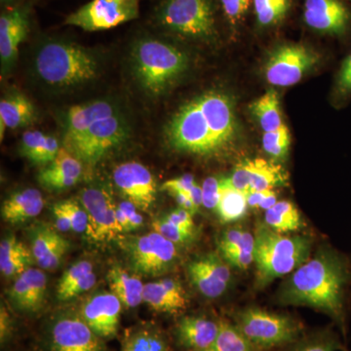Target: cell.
Segmentation results:
<instances>
[{
	"instance_id": "6da1fadb",
	"label": "cell",
	"mask_w": 351,
	"mask_h": 351,
	"mask_svg": "<svg viewBox=\"0 0 351 351\" xmlns=\"http://www.w3.org/2000/svg\"><path fill=\"white\" fill-rule=\"evenodd\" d=\"M237 135L234 101L218 90H210L186 101L164 128V138L171 149L202 157L228 152Z\"/></svg>"
},
{
	"instance_id": "7a4b0ae2",
	"label": "cell",
	"mask_w": 351,
	"mask_h": 351,
	"mask_svg": "<svg viewBox=\"0 0 351 351\" xmlns=\"http://www.w3.org/2000/svg\"><path fill=\"white\" fill-rule=\"evenodd\" d=\"M348 280L350 269L345 258L323 247L291 274L279 291V302L285 306L311 307L343 326Z\"/></svg>"
},
{
	"instance_id": "3957f363",
	"label": "cell",
	"mask_w": 351,
	"mask_h": 351,
	"mask_svg": "<svg viewBox=\"0 0 351 351\" xmlns=\"http://www.w3.org/2000/svg\"><path fill=\"white\" fill-rule=\"evenodd\" d=\"M129 122L119 106L106 99L69 108L64 117L63 147L88 168L129 140Z\"/></svg>"
},
{
	"instance_id": "277c9868",
	"label": "cell",
	"mask_w": 351,
	"mask_h": 351,
	"mask_svg": "<svg viewBox=\"0 0 351 351\" xmlns=\"http://www.w3.org/2000/svg\"><path fill=\"white\" fill-rule=\"evenodd\" d=\"M32 66L36 77L46 87L69 91L96 80L101 62L89 48L71 41L50 39L39 45Z\"/></svg>"
},
{
	"instance_id": "5b68a950",
	"label": "cell",
	"mask_w": 351,
	"mask_h": 351,
	"mask_svg": "<svg viewBox=\"0 0 351 351\" xmlns=\"http://www.w3.org/2000/svg\"><path fill=\"white\" fill-rule=\"evenodd\" d=\"M132 75L151 97H160L188 71V55L173 44L154 38L138 39L130 53Z\"/></svg>"
},
{
	"instance_id": "8992f818",
	"label": "cell",
	"mask_w": 351,
	"mask_h": 351,
	"mask_svg": "<svg viewBox=\"0 0 351 351\" xmlns=\"http://www.w3.org/2000/svg\"><path fill=\"white\" fill-rule=\"evenodd\" d=\"M256 287L292 274L311 258L313 240L304 235H286L263 223L255 232Z\"/></svg>"
},
{
	"instance_id": "52a82bcc",
	"label": "cell",
	"mask_w": 351,
	"mask_h": 351,
	"mask_svg": "<svg viewBox=\"0 0 351 351\" xmlns=\"http://www.w3.org/2000/svg\"><path fill=\"white\" fill-rule=\"evenodd\" d=\"M156 21L166 31L191 40L208 43L218 38L212 0H165Z\"/></svg>"
},
{
	"instance_id": "ba28073f",
	"label": "cell",
	"mask_w": 351,
	"mask_h": 351,
	"mask_svg": "<svg viewBox=\"0 0 351 351\" xmlns=\"http://www.w3.org/2000/svg\"><path fill=\"white\" fill-rule=\"evenodd\" d=\"M233 323L258 350L294 343L302 332L295 318L254 306L239 311Z\"/></svg>"
},
{
	"instance_id": "9c48e42d",
	"label": "cell",
	"mask_w": 351,
	"mask_h": 351,
	"mask_svg": "<svg viewBox=\"0 0 351 351\" xmlns=\"http://www.w3.org/2000/svg\"><path fill=\"white\" fill-rule=\"evenodd\" d=\"M123 248L133 271L142 276H162L174 269L180 261L178 245L154 230L126 239Z\"/></svg>"
},
{
	"instance_id": "30bf717a",
	"label": "cell",
	"mask_w": 351,
	"mask_h": 351,
	"mask_svg": "<svg viewBox=\"0 0 351 351\" xmlns=\"http://www.w3.org/2000/svg\"><path fill=\"white\" fill-rule=\"evenodd\" d=\"M140 0H91L66 17L64 24L83 31H107L137 19Z\"/></svg>"
},
{
	"instance_id": "8fae6325",
	"label": "cell",
	"mask_w": 351,
	"mask_h": 351,
	"mask_svg": "<svg viewBox=\"0 0 351 351\" xmlns=\"http://www.w3.org/2000/svg\"><path fill=\"white\" fill-rule=\"evenodd\" d=\"M319 61L317 53L301 43H288L272 51L265 66V78L274 86L289 87Z\"/></svg>"
},
{
	"instance_id": "7c38bea8",
	"label": "cell",
	"mask_w": 351,
	"mask_h": 351,
	"mask_svg": "<svg viewBox=\"0 0 351 351\" xmlns=\"http://www.w3.org/2000/svg\"><path fill=\"white\" fill-rule=\"evenodd\" d=\"M80 201L88 215V239L95 242H106L119 234L117 206L106 186H90L83 189Z\"/></svg>"
},
{
	"instance_id": "4fadbf2b",
	"label": "cell",
	"mask_w": 351,
	"mask_h": 351,
	"mask_svg": "<svg viewBox=\"0 0 351 351\" xmlns=\"http://www.w3.org/2000/svg\"><path fill=\"white\" fill-rule=\"evenodd\" d=\"M48 346L50 351H106L104 339L78 313L61 314L52 321Z\"/></svg>"
},
{
	"instance_id": "5bb4252c",
	"label": "cell",
	"mask_w": 351,
	"mask_h": 351,
	"mask_svg": "<svg viewBox=\"0 0 351 351\" xmlns=\"http://www.w3.org/2000/svg\"><path fill=\"white\" fill-rule=\"evenodd\" d=\"M228 181L233 189L248 193L286 186L289 175L283 166L276 161L263 158L245 159L235 166Z\"/></svg>"
},
{
	"instance_id": "9a60e30c",
	"label": "cell",
	"mask_w": 351,
	"mask_h": 351,
	"mask_svg": "<svg viewBox=\"0 0 351 351\" xmlns=\"http://www.w3.org/2000/svg\"><path fill=\"white\" fill-rule=\"evenodd\" d=\"M113 182L123 197L138 209L149 212L156 203V181L143 164L136 161L120 164L113 171Z\"/></svg>"
},
{
	"instance_id": "2e32d148",
	"label": "cell",
	"mask_w": 351,
	"mask_h": 351,
	"mask_svg": "<svg viewBox=\"0 0 351 351\" xmlns=\"http://www.w3.org/2000/svg\"><path fill=\"white\" fill-rule=\"evenodd\" d=\"M230 267L219 252L200 256L188 265L189 280L201 295L218 299L232 282Z\"/></svg>"
},
{
	"instance_id": "e0dca14e",
	"label": "cell",
	"mask_w": 351,
	"mask_h": 351,
	"mask_svg": "<svg viewBox=\"0 0 351 351\" xmlns=\"http://www.w3.org/2000/svg\"><path fill=\"white\" fill-rule=\"evenodd\" d=\"M121 302L112 292H101L86 300L80 315L103 339H113L119 332Z\"/></svg>"
},
{
	"instance_id": "ac0fdd59",
	"label": "cell",
	"mask_w": 351,
	"mask_h": 351,
	"mask_svg": "<svg viewBox=\"0 0 351 351\" xmlns=\"http://www.w3.org/2000/svg\"><path fill=\"white\" fill-rule=\"evenodd\" d=\"M29 29V11L15 8L1 14L0 17V59L1 75L12 69L17 59L21 43L27 38Z\"/></svg>"
},
{
	"instance_id": "d6986e66",
	"label": "cell",
	"mask_w": 351,
	"mask_h": 351,
	"mask_svg": "<svg viewBox=\"0 0 351 351\" xmlns=\"http://www.w3.org/2000/svg\"><path fill=\"white\" fill-rule=\"evenodd\" d=\"M304 20L314 31L341 34L350 23V12L341 0H306Z\"/></svg>"
},
{
	"instance_id": "ffe728a7",
	"label": "cell",
	"mask_w": 351,
	"mask_h": 351,
	"mask_svg": "<svg viewBox=\"0 0 351 351\" xmlns=\"http://www.w3.org/2000/svg\"><path fill=\"white\" fill-rule=\"evenodd\" d=\"M219 331V321L206 316H184L176 325V338L188 351H214Z\"/></svg>"
},
{
	"instance_id": "44dd1931",
	"label": "cell",
	"mask_w": 351,
	"mask_h": 351,
	"mask_svg": "<svg viewBox=\"0 0 351 351\" xmlns=\"http://www.w3.org/2000/svg\"><path fill=\"white\" fill-rule=\"evenodd\" d=\"M47 277L41 269H27L17 276L9 290V299L16 308L25 313H38L45 304Z\"/></svg>"
},
{
	"instance_id": "7402d4cb",
	"label": "cell",
	"mask_w": 351,
	"mask_h": 351,
	"mask_svg": "<svg viewBox=\"0 0 351 351\" xmlns=\"http://www.w3.org/2000/svg\"><path fill=\"white\" fill-rule=\"evenodd\" d=\"M31 250L34 260L45 270L56 269L68 253L69 243L54 228L36 226L31 235Z\"/></svg>"
},
{
	"instance_id": "603a6c76",
	"label": "cell",
	"mask_w": 351,
	"mask_h": 351,
	"mask_svg": "<svg viewBox=\"0 0 351 351\" xmlns=\"http://www.w3.org/2000/svg\"><path fill=\"white\" fill-rule=\"evenodd\" d=\"M144 302L154 311L178 314L189 306V298L180 280L176 278L160 279L145 284Z\"/></svg>"
},
{
	"instance_id": "cb8c5ba5",
	"label": "cell",
	"mask_w": 351,
	"mask_h": 351,
	"mask_svg": "<svg viewBox=\"0 0 351 351\" xmlns=\"http://www.w3.org/2000/svg\"><path fill=\"white\" fill-rule=\"evenodd\" d=\"M83 163L62 147L56 158L39 172L38 182L50 191H63L75 186L82 179Z\"/></svg>"
},
{
	"instance_id": "d4e9b609",
	"label": "cell",
	"mask_w": 351,
	"mask_h": 351,
	"mask_svg": "<svg viewBox=\"0 0 351 351\" xmlns=\"http://www.w3.org/2000/svg\"><path fill=\"white\" fill-rule=\"evenodd\" d=\"M44 198L36 189L16 191L2 203L1 216L9 223H20L36 218L43 212Z\"/></svg>"
},
{
	"instance_id": "484cf974",
	"label": "cell",
	"mask_w": 351,
	"mask_h": 351,
	"mask_svg": "<svg viewBox=\"0 0 351 351\" xmlns=\"http://www.w3.org/2000/svg\"><path fill=\"white\" fill-rule=\"evenodd\" d=\"M36 117V107L25 95L19 92L7 95L0 101V138L3 140L6 129L31 125Z\"/></svg>"
},
{
	"instance_id": "4316f807",
	"label": "cell",
	"mask_w": 351,
	"mask_h": 351,
	"mask_svg": "<svg viewBox=\"0 0 351 351\" xmlns=\"http://www.w3.org/2000/svg\"><path fill=\"white\" fill-rule=\"evenodd\" d=\"M94 267L89 261H78L64 271L56 289L59 301L66 302L88 292L96 284Z\"/></svg>"
},
{
	"instance_id": "83f0119b",
	"label": "cell",
	"mask_w": 351,
	"mask_h": 351,
	"mask_svg": "<svg viewBox=\"0 0 351 351\" xmlns=\"http://www.w3.org/2000/svg\"><path fill=\"white\" fill-rule=\"evenodd\" d=\"M108 281L112 293L119 298L122 306L134 308L144 302L145 285L137 274H132L119 265L108 270Z\"/></svg>"
},
{
	"instance_id": "f1b7e54d",
	"label": "cell",
	"mask_w": 351,
	"mask_h": 351,
	"mask_svg": "<svg viewBox=\"0 0 351 351\" xmlns=\"http://www.w3.org/2000/svg\"><path fill=\"white\" fill-rule=\"evenodd\" d=\"M60 143L54 136L41 131H27L22 136L20 154L36 165L47 166L54 161L59 152Z\"/></svg>"
},
{
	"instance_id": "f546056e",
	"label": "cell",
	"mask_w": 351,
	"mask_h": 351,
	"mask_svg": "<svg viewBox=\"0 0 351 351\" xmlns=\"http://www.w3.org/2000/svg\"><path fill=\"white\" fill-rule=\"evenodd\" d=\"M120 351H171V346L158 327L145 323L127 330Z\"/></svg>"
},
{
	"instance_id": "4dcf8cb0",
	"label": "cell",
	"mask_w": 351,
	"mask_h": 351,
	"mask_svg": "<svg viewBox=\"0 0 351 351\" xmlns=\"http://www.w3.org/2000/svg\"><path fill=\"white\" fill-rule=\"evenodd\" d=\"M32 250L14 235H9L0 243V270L5 277L19 276L32 262Z\"/></svg>"
},
{
	"instance_id": "1f68e13d",
	"label": "cell",
	"mask_w": 351,
	"mask_h": 351,
	"mask_svg": "<svg viewBox=\"0 0 351 351\" xmlns=\"http://www.w3.org/2000/svg\"><path fill=\"white\" fill-rule=\"evenodd\" d=\"M265 223L278 233L295 232L302 228V219L299 209L288 200L277 201L265 211Z\"/></svg>"
},
{
	"instance_id": "d6a6232c",
	"label": "cell",
	"mask_w": 351,
	"mask_h": 351,
	"mask_svg": "<svg viewBox=\"0 0 351 351\" xmlns=\"http://www.w3.org/2000/svg\"><path fill=\"white\" fill-rule=\"evenodd\" d=\"M221 199L216 210L221 223H230L243 219L249 208L246 193L233 189L228 178H221Z\"/></svg>"
},
{
	"instance_id": "836d02e7",
	"label": "cell",
	"mask_w": 351,
	"mask_h": 351,
	"mask_svg": "<svg viewBox=\"0 0 351 351\" xmlns=\"http://www.w3.org/2000/svg\"><path fill=\"white\" fill-rule=\"evenodd\" d=\"M250 110L265 132L276 131L284 124L280 101L274 90H269L254 101Z\"/></svg>"
},
{
	"instance_id": "e575fe53",
	"label": "cell",
	"mask_w": 351,
	"mask_h": 351,
	"mask_svg": "<svg viewBox=\"0 0 351 351\" xmlns=\"http://www.w3.org/2000/svg\"><path fill=\"white\" fill-rule=\"evenodd\" d=\"M214 351H258L234 323L219 321V331Z\"/></svg>"
},
{
	"instance_id": "d590c367",
	"label": "cell",
	"mask_w": 351,
	"mask_h": 351,
	"mask_svg": "<svg viewBox=\"0 0 351 351\" xmlns=\"http://www.w3.org/2000/svg\"><path fill=\"white\" fill-rule=\"evenodd\" d=\"M258 25L272 27L285 19L292 0H253Z\"/></svg>"
},
{
	"instance_id": "8d00e7d4",
	"label": "cell",
	"mask_w": 351,
	"mask_h": 351,
	"mask_svg": "<svg viewBox=\"0 0 351 351\" xmlns=\"http://www.w3.org/2000/svg\"><path fill=\"white\" fill-rule=\"evenodd\" d=\"M255 235L248 232L240 243L219 254L230 267L245 270L249 269L255 260Z\"/></svg>"
},
{
	"instance_id": "74e56055",
	"label": "cell",
	"mask_w": 351,
	"mask_h": 351,
	"mask_svg": "<svg viewBox=\"0 0 351 351\" xmlns=\"http://www.w3.org/2000/svg\"><path fill=\"white\" fill-rule=\"evenodd\" d=\"M290 147L291 134L286 124H283L276 131L265 132L263 134V151L276 162L285 160L290 151Z\"/></svg>"
},
{
	"instance_id": "f35d334b",
	"label": "cell",
	"mask_w": 351,
	"mask_h": 351,
	"mask_svg": "<svg viewBox=\"0 0 351 351\" xmlns=\"http://www.w3.org/2000/svg\"><path fill=\"white\" fill-rule=\"evenodd\" d=\"M152 226L154 232H158L159 234L170 240L173 243L177 244L178 246L191 243L195 239L196 233L186 232V230L178 228L164 216L154 219Z\"/></svg>"
},
{
	"instance_id": "ab89813d",
	"label": "cell",
	"mask_w": 351,
	"mask_h": 351,
	"mask_svg": "<svg viewBox=\"0 0 351 351\" xmlns=\"http://www.w3.org/2000/svg\"><path fill=\"white\" fill-rule=\"evenodd\" d=\"M338 341L330 334H319L298 339L287 351H336Z\"/></svg>"
},
{
	"instance_id": "60d3db41",
	"label": "cell",
	"mask_w": 351,
	"mask_h": 351,
	"mask_svg": "<svg viewBox=\"0 0 351 351\" xmlns=\"http://www.w3.org/2000/svg\"><path fill=\"white\" fill-rule=\"evenodd\" d=\"M60 206L68 215L71 219L73 230L75 232H86L88 226V215L82 205L78 204L75 200L60 201Z\"/></svg>"
},
{
	"instance_id": "b9f144b4",
	"label": "cell",
	"mask_w": 351,
	"mask_h": 351,
	"mask_svg": "<svg viewBox=\"0 0 351 351\" xmlns=\"http://www.w3.org/2000/svg\"><path fill=\"white\" fill-rule=\"evenodd\" d=\"M203 207L210 210H217L221 199V179L209 177L202 184Z\"/></svg>"
},
{
	"instance_id": "7bdbcfd3",
	"label": "cell",
	"mask_w": 351,
	"mask_h": 351,
	"mask_svg": "<svg viewBox=\"0 0 351 351\" xmlns=\"http://www.w3.org/2000/svg\"><path fill=\"white\" fill-rule=\"evenodd\" d=\"M223 12L230 25H239L250 7L251 0H221Z\"/></svg>"
},
{
	"instance_id": "ee69618b",
	"label": "cell",
	"mask_w": 351,
	"mask_h": 351,
	"mask_svg": "<svg viewBox=\"0 0 351 351\" xmlns=\"http://www.w3.org/2000/svg\"><path fill=\"white\" fill-rule=\"evenodd\" d=\"M166 219L171 223H174L178 228L186 230V232L196 233V226L193 221V214L184 209V208H177L173 210L170 213L164 215Z\"/></svg>"
},
{
	"instance_id": "f6af8a7d",
	"label": "cell",
	"mask_w": 351,
	"mask_h": 351,
	"mask_svg": "<svg viewBox=\"0 0 351 351\" xmlns=\"http://www.w3.org/2000/svg\"><path fill=\"white\" fill-rule=\"evenodd\" d=\"M196 184L197 182H195L193 175H182L181 177L168 180L163 182L161 191H167L168 193H177V191H191L195 188Z\"/></svg>"
},
{
	"instance_id": "bcb514c9",
	"label": "cell",
	"mask_w": 351,
	"mask_h": 351,
	"mask_svg": "<svg viewBox=\"0 0 351 351\" xmlns=\"http://www.w3.org/2000/svg\"><path fill=\"white\" fill-rule=\"evenodd\" d=\"M117 206L125 215L127 223H128V230H127V232L138 230L143 226L144 218H143L142 215L138 213V208L133 203L125 200L123 202H120Z\"/></svg>"
},
{
	"instance_id": "7dc6e473",
	"label": "cell",
	"mask_w": 351,
	"mask_h": 351,
	"mask_svg": "<svg viewBox=\"0 0 351 351\" xmlns=\"http://www.w3.org/2000/svg\"><path fill=\"white\" fill-rule=\"evenodd\" d=\"M13 329L12 317L9 314L6 307L1 306V311H0V339H1L2 345L11 338Z\"/></svg>"
},
{
	"instance_id": "c3c4849f",
	"label": "cell",
	"mask_w": 351,
	"mask_h": 351,
	"mask_svg": "<svg viewBox=\"0 0 351 351\" xmlns=\"http://www.w3.org/2000/svg\"><path fill=\"white\" fill-rule=\"evenodd\" d=\"M338 88L341 94L351 93V54L346 60L339 71Z\"/></svg>"
},
{
	"instance_id": "681fc988",
	"label": "cell",
	"mask_w": 351,
	"mask_h": 351,
	"mask_svg": "<svg viewBox=\"0 0 351 351\" xmlns=\"http://www.w3.org/2000/svg\"><path fill=\"white\" fill-rule=\"evenodd\" d=\"M53 214H54L55 217V226H56V228L59 232H69V230H73L71 219H69L66 212L60 206L59 203H56L53 206Z\"/></svg>"
},
{
	"instance_id": "f907efd6",
	"label": "cell",
	"mask_w": 351,
	"mask_h": 351,
	"mask_svg": "<svg viewBox=\"0 0 351 351\" xmlns=\"http://www.w3.org/2000/svg\"><path fill=\"white\" fill-rule=\"evenodd\" d=\"M169 195L175 198L177 203H179L180 207L188 210L193 215L197 213L198 210L196 209L195 203L191 199V191H177V193H169Z\"/></svg>"
},
{
	"instance_id": "816d5d0a",
	"label": "cell",
	"mask_w": 351,
	"mask_h": 351,
	"mask_svg": "<svg viewBox=\"0 0 351 351\" xmlns=\"http://www.w3.org/2000/svg\"><path fill=\"white\" fill-rule=\"evenodd\" d=\"M272 191L274 189H265V191H250V193H246L249 208L261 209L263 202L269 197Z\"/></svg>"
},
{
	"instance_id": "f5cc1de1",
	"label": "cell",
	"mask_w": 351,
	"mask_h": 351,
	"mask_svg": "<svg viewBox=\"0 0 351 351\" xmlns=\"http://www.w3.org/2000/svg\"><path fill=\"white\" fill-rule=\"evenodd\" d=\"M13 1H16V0H1L2 3H10Z\"/></svg>"
},
{
	"instance_id": "db71d44e",
	"label": "cell",
	"mask_w": 351,
	"mask_h": 351,
	"mask_svg": "<svg viewBox=\"0 0 351 351\" xmlns=\"http://www.w3.org/2000/svg\"><path fill=\"white\" fill-rule=\"evenodd\" d=\"M343 351H348V350H343Z\"/></svg>"
}]
</instances>
